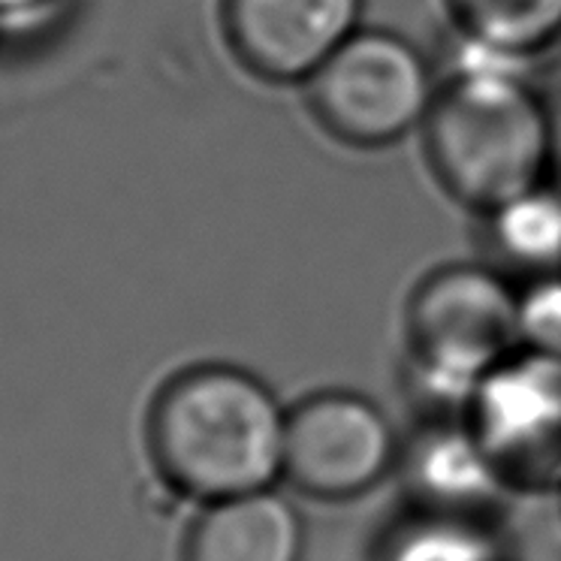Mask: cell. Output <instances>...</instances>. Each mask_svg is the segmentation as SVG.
Instances as JSON below:
<instances>
[{
    "instance_id": "9",
    "label": "cell",
    "mask_w": 561,
    "mask_h": 561,
    "mask_svg": "<svg viewBox=\"0 0 561 561\" xmlns=\"http://www.w3.org/2000/svg\"><path fill=\"white\" fill-rule=\"evenodd\" d=\"M179 561H306V519L278 486L199 504Z\"/></svg>"
},
{
    "instance_id": "3",
    "label": "cell",
    "mask_w": 561,
    "mask_h": 561,
    "mask_svg": "<svg viewBox=\"0 0 561 561\" xmlns=\"http://www.w3.org/2000/svg\"><path fill=\"white\" fill-rule=\"evenodd\" d=\"M523 287L495 263L428 272L404 308V375L428 416H465L489 371L523 351Z\"/></svg>"
},
{
    "instance_id": "2",
    "label": "cell",
    "mask_w": 561,
    "mask_h": 561,
    "mask_svg": "<svg viewBox=\"0 0 561 561\" xmlns=\"http://www.w3.org/2000/svg\"><path fill=\"white\" fill-rule=\"evenodd\" d=\"M420 134L432 175L477 215L552 172L556 115L525 73L440 76Z\"/></svg>"
},
{
    "instance_id": "10",
    "label": "cell",
    "mask_w": 561,
    "mask_h": 561,
    "mask_svg": "<svg viewBox=\"0 0 561 561\" xmlns=\"http://www.w3.org/2000/svg\"><path fill=\"white\" fill-rule=\"evenodd\" d=\"M480 218L495 266L523 275V284L561 275V184H535Z\"/></svg>"
},
{
    "instance_id": "7",
    "label": "cell",
    "mask_w": 561,
    "mask_h": 561,
    "mask_svg": "<svg viewBox=\"0 0 561 561\" xmlns=\"http://www.w3.org/2000/svg\"><path fill=\"white\" fill-rule=\"evenodd\" d=\"M366 0H220L236 61L268 85H306L363 27Z\"/></svg>"
},
{
    "instance_id": "5",
    "label": "cell",
    "mask_w": 561,
    "mask_h": 561,
    "mask_svg": "<svg viewBox=\"0 0 561 561\" xmlns=\"http://www.w3.org/2000/svg\"><path fill=\"white\" fill-rule=\"evenodd\" d=\"M465 426L513 499H559L561 356L516 351L477 383Z\"/></svg>"
},
{
    "instance_id": "15",
    "label": "cell",
    "mask_w": 561,
    "mask_h": 561,
    "mask_svg": "<svg viewBox=\"0 0 561 561\" xmlns=\"http://www.w3.org/2000/svg\"><path fill=\"white\" fill-rule=\"evenodd\" d=\"M559 501H561V495H559Z\"/></svg>"
},
{
    "instance_id": "11",
    "label": "cell",
    "mask_w": 561,
    "mask_h": 561,
    "mask_svg": "<svg viewBox=\"0 0 561 561\" xmlns=\"http://www.w3.org/2000/svg\"><path fill=\"white\" fill-rule=\"evenodd\" d=\"M456 31L537 61L561 43V0H447Z\"/></svg>"
},
{
    "instance_id": "4",
    "label": "cell",
    "mask_w": 561,
    "mask_h": 561,
    "mask_svg": "<svg viewBox=\"0 0 561 561\" xmlns=\"http://www.w3.org/2000/svg\"><path fill=\"white\" fill-rule=\"evenodd\" d=\"M302 88L332 139L378 151L423 130L440 73L402 34L359 27Z\"/></svg>"
},
{
    "instance_id": "14",
    "label": "cell",
    "mask_w": 561,
    "mask_h": 561,
    "mask_svg": "<svg viewBox=\"0 0 561 561\" xmlns=\"http://www.w3.org/2000/svg\"><path fill=\"white\" fill-rule=\"evenodd\" d=\"M552 115H556V151H552V172L559 175V184H561V106H556Z\"/></svg>"
},
{
    "instance_id": "8",
    "label": "cell",
    "mask_w": 561,
    "mask_h": 561,
    "mask_svg": "<svg viewBox=\"0 0 561 561\" xmlns=\"http://www.w3.org/2000/svg\"><path fill=\"white\" fill-rule=\"evenodd\" d=\"M396 474H402L411 513L435 519L495 528L504 501L513 499L483 459L465 416H428L404 435Z\"/></svg>"
},
{
    "instance_id": "12",
    "label": "cell",
    "mask_w": 561,
    "mask_h": 561,
    "mask_svg": "<svg viewBox=\"0 0 561 561\" xmlns=\"http://www.w3.org/2000/svg\"><path fill=\"white\" fill-rule=\"evenodd\" d=\"M525 347L561 356V275L523 284Z\"/></svg>"
},
{
    "instance_id": "6",
    "label": "cell",
    "mask_w": 561,
    "mask_h": 561,
    "mask_svg": "<svg viewBox=\"0 0 561 561\" xmlns=\"http://www.w3.org/2000/svg\"><path fill=\"white\" fill-rule=\"evenodd\" d=\"M404 435L375 399L318 390L290 404L280 486L323 504L375 492L402 462Z\"/></svg>"
},
{
    "instance_id": "1",
    "label": "cell",
    "mask_w": 561,
    "mask_h": 561,
    "mask_svg": "<svg viewBox=\"0 0 561 561\" xmlns=\"http://www.w3.org/2000/svg\"><path fill=\"white\" fill-rule=\"evenodd\" d=\"M287 411L266 380L232 363H196L160 383L146 414V456L187 504L280 486Z\"/></svg>"
},
{
    "instance_id": "13",
    "label": "cell",
    "mask_w": 561,
    "mask_h": 561,
    "mask_svg": "<svg viewBox=\"0 0 561 561\" xmlns=\"http://www.w3.org/2000/svg\"><path fill=\"white\" fill-rule=\"evenodd\" d=\"M61 0H0V22L3 19H31V15L49 13Z\"/></svg>"
}]
</instances>
